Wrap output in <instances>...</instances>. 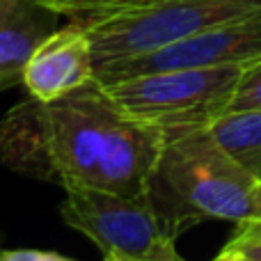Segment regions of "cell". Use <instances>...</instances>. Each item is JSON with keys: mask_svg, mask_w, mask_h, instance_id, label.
Masks as SVG:
<instances>
[{"mask_svg": "<svg viewBox=\"0 0 261 261\" xmlns=\"http://www.w3.org/2000/svg\"><path fill=\"white\" fill-rule=\"evenodd\" d=\"M163 130L130 117L94 78L53 101L28 99L0 119V161L64 188L151 193Z\"/></svg>", "mask_w": 261, "mask_h": 261, "instance_id": "1", "label": "cell"}, {"mask_svg": "<svg viewBox=\"0 0 261 261\" xmlns=\"http://www.w3.org/2000/svg\"><path fill=\"white\" fill-rule=\"evenodd\" d=\"M170 202L179 234L202 220L245 222L261 218V181L241 167L208 128L165 133L151 184Z\"/></svg>", "mask_w": 261, "mask_h": 261, "instance_id": "2", "label": "cell"}, {"mask_svg": "<svg viewBox=\"0 0 261 261\" xmlns=\"http://www.w3.org/2000/svg\"><path fill=\"white\" fill-rule=\"evenodd\" d=\"M261 9V0H128L83 21L96 69L184 41L222 21Z\"/></svg>", "mask_w": 261, "mask_h": 261, "instance_id": "3", "label": "cell"}, {"mask_svg": "<svg viewBox=\"0 0 261 261\" xmlns=\"http://www.w3.org/2000/svg\"><path fill=\"white\" fill-rule=\"evenodd\" d=\"M243 67H188L108 83V92L140 122L165 133L208 128L229 110Z\"/></svg>", "mask_w": 261, "mask_h": 261, "instance_id": "4", "label": "cell"}, {"mask_svg": "<svg viewBox=\"0 0 261 261\" xmlns=\"http://www.w3.org/2000/svg\"><path fill=\"white\" fill-rule=\"evenodd\" d=\"M60 216L64 225L96 243L103 257L156 261L174 248L179 236L151 193L122 195L71 186L64 188Z\"/></svg>", "mask_w": 261, "mask_h": 261, "instance_id": "5", "label": "cell"}, {"mask_svg": "<svg viewBox=\"0 0 261 261\" xmlns=\"http://www.w3.org/2000/svg\"><path fill=\"white\" fill-rule=\"evenodd\" d=\"M257 60H261V9L222 21L153 53L103 64L96 69V78L108 85L122 78L165 71V69L231 67V64L245 67Z\"/></svg>", "mask_w": 261, "mask_h": 261, "instance_id": "6", "label": "cell"}, {"mask_svg": "<svg viewBox=\"0 0 261 261\" xmlns=\"http://www.w3.org/2000/svg\"><path fill=\"white\" fill-rule=\"evenodd\" d=\"M96 78L92 39L76 21L55 28L32 53L23 85L37 101H53Z\"/></svg>", "mask_w": 261, "mask_h": 261, "instance_id": "7", "label": "cell"}, {"mask_svg": "<svg viewBox=\"0 0 261 261\" xmlns=\"http://www.w3.org/2000/svg\"><path fill=\"white\" fill-rule=\"evenodd\" d=\"M60 18L37 0H0V92L21 85L32 53Z\"/></svg>", "mask_w": 261, "mask_h": 261, "instance_id": "8", "label": "cell"}, {"mask_svg": "<svg viewBox=\"0 0 261 261\" xmlns=\"http://www.w3.org/2000/svg\"><path fill=\"white\" fill-rule=\"evenodd\" d=\"M218 144L261 181V108L227 110L208 126Z\"/></svg>", "mask_w": 261, "mask_h": 261, "instance_id": "9", "label": "cell"}, {"mask_svg": "<svg viewBox=\"0 0 261 261\" xmlns=\"http://www.w3.org/2000/svg\"><path fill=\"white\" fill-rule=\"evenodd\" d=\"M252 108H261V60L243 67L229 103V110H252Z\"/></svg>", "mask_w": 261, "mask_h": 261, "instance_id": "10", "label": "cell"}, {"mask_svg": "<svg viewBox=\"0 0 261 261\" xmlns=\"http://www.w3.org/2000/svg\"><path fill=\"white\" fill-rule=\"evenodd\" d=\"M0 261H76L71 257H64L58 252H48V250H3L0 248Z\"/></svg>", "mask_w": 261, "mask_h": 261, "instance_id": "11", "label": "cell"}, {"mask_svg": "<svg viewBox=\"0 0 261 261\" xmlns=\"http://www.w3.org/2000/svg\"><path fill=\"white\" fill-rule=\"evenodd\" d=\"M211 261H261L257 257H252L250 252H245V250H241L239 245H234V243H227L225 248L220 250V252L216 254Z\"/></svg>", "mask_w": 261, "mask_h": 261, "instance_id": "12", "label": "cell"}, {"mask_svg": "<svg viewBox=\"0 0 261 261\" xmlns=\"http://www.w3.org/2000/svg\"><path fill=\"white\" fill-rule=\"evenodd\" d=\"M236 227H243L248 231H254V234L261 236V218H254V220H245V222H239Z\"/></svg>", "mask_w": 261, "mask_h": 261, "instance_id": "13", "label": "cell"}, {"mask_svg": "<svg viewBox=\"0 0 261 261\" xmlns=\"http://www.w3.org/2000/svg\"><path fill=\"white\" fill-rule=\"evenodd\" d=\"M156 261H186V259L181 257L179 252H176V248H172L170 252H167V254H163V257H161V259H156Z\"/></svg>", "mask_w": 261, "mask_h": 261, "instance_id": "14", "label": "cell"}, {"mask_svg": "<svg viewBox=\"0 0 261 261\" xmlns=\"http://www.w3.org/2000/svg\"><path fill=\"white\" fill-rule=\"evenodd\" d=\"M37 3H41V5H46V7H50L55 12V9H58V3L60 0H37Z\"/></svg>", "mask_w": 261, "mask_h": 261, "instance_id": "15", "label": "cell"}, {"mask_svg": "<svg viewBox=\"0 0 261 261\" xmlns=\"http://www.w3.org/2000/svg\"><path fill=\"white\" fill-rule=\"evenodd\" d=\"M103 261H128V259H119V257H110V254H106Z\"/></svg>", "mask_w": 261, "mask_h": 261, "instance_id": "16", "label": "cell"}]
</instances>
